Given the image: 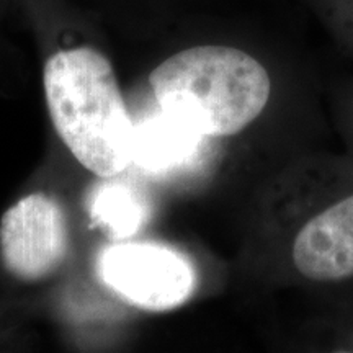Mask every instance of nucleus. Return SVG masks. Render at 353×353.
I'll return each instance as SVG.
<instances>
[{"mask_svg": "<svg viewBox=\"0 0 353 353\" xmlns=\"http://www.w3.org/2000/svg\"><path fill=\"white\" fill-rule=\"evenodd\" d=\"M43 85L57 134L87 170L113 179L132 164L134 123L103 52L88 44L51 52Z\"/></svg>", "mask_w": 353, "mask_h": 353, "instance_id": "nucleus-1", "label": "nucleus"}, {"mask_svg": "<svg viewBox=\"0 0 353 353\" xmlns=\"http://www.w3.org/2000/svg\"><path fill=\"white\" fill-rule=\"evenodd\" d=\"M159 108L203 138H223L260 117L272 82L260 61L226 44H195L167 56L149 76Z\"/></svg>", "mask_w": 353, "mask_h": 353, "instance_id": "nucleus-2", "label": "nucleus"}, {"mask_svg": "<svg viewBox=\"0 0 353 353\" xmlns=\"http://www.w3.org/2000/svg\"><path fill=\"white\" fill-rule=\"evenodd\" d=\"M103 283L132 306L145 311H169L190 298L195 270L183 255L156 244H117L99 260Z\"/></svg>", "mask_w": 353, "mask_h": 353, "instance_id": "nucleus-3", "label": "nucleus"}, {"mask_svg": "<svg viewBox=\"0 0 353 353\" xmlns=\"http://www.w3.org/2000/svg\"><path fill=\"white\" fill-rule=\"evenodd\" d=\"M69 247L68 221L59 203L32 193L0 219V255L13 276L38 281L57 270Z\"/></svg>", "mask_w": 353, "mask_h": 353, "instance_id": "nucleus-4", "label": "nucleus"}, {"mask_svg": "<svg viewBox=\"0 0 353 353\" xmlns=\"http://www.w3.org/2000/svg\"><path fill=\"white\" fill-rule=\"evenodd\" d=\"M293 263L312 281L353 278V195L335 201L299 229Z\"/></svg>", "mask_w": 353, "mask_h": 353, "instance_id": "nucleus-5", "label": "nucleus"}, {"mask_svg": "<svg viewBox=\"0 0 353 353\" xmlns=\"http://www.w3.org/2000/svg\"><path fill=\"white\" fill-rule=\"evenodd\" d=\"M201 141L203 136L195 130L159 108L151 117L134 123L132 164L148 174L172 172L192 162Z\"/></svg>", "mask_w": 353, "mask_h": 353, "instance_id": "nucleus-6", "label": "nucleus"}, {"mask_svg": "<svg viewBox=\"0 0 353 353\" xmlns=\"http://www.w3.org/2000/svg\"><path fill=\"white\" fill-rule=\"evenodd\" d=\"M90 213L110 236L126 239L148 221L149 203L138 188L108 182L95 190L90 200Z\"/></svg>", "mask_w": 353, "mask_h": 353, "instance_id": "nucleus-7", "label": "nucleus"}]
</instances>
